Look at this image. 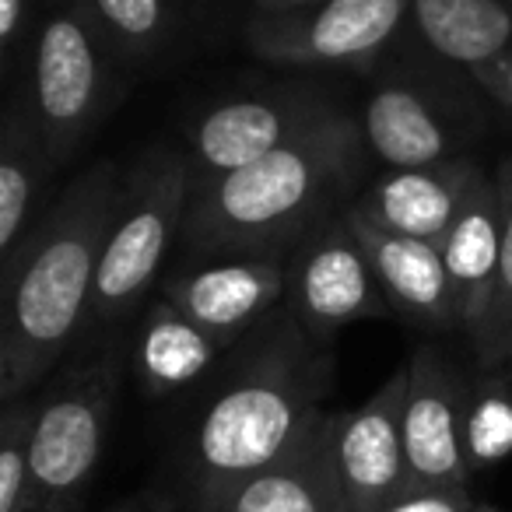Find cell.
<instances>
[{
	"mask_svg": "<svg viewBox=\"0 0 512 512\" xmlns=\"http://www.w3.org/2000/svg\"><path fill=\"white\" fill-rule=\"evenodd\" d=\"M330 379V344L316 341L288 309L242 337L225 383L186 442V474L200 509L214 512L246 477L292 453L327 414L320 404Z\"/></svg>",
	"mask_w": 512,
	"mask_h": 512,
	"instance_id": "1",
	"label": "cell"
},
{
	"mask_svg": "<svg viewBox=\"0 0 512 512\" xmlns=\"http://www.w3.org/2000/svg\"><path fill=\"white\" fill-rule=\"evenodd\" d=\"M120 183L113 162L88 165L4 260L0 404L29 397L88 330Z\"/></svg>",
	"mask_w": 512,
	"mask_h": 512,
	"instance_id": "2",
	"label": "cell"
},
{
	"mask_svg": "<svg viewBox=\"0 0 512 512\" xmlns=\"http://www.w3.org/2000/svg\"><path fill=\"white\" fill-rule=\"evenodd\" d=\"M362 165V123L330 109L260 162L193 186L179 242L197 260H281L348 207L341 200L358 183Z\"/></svg>",
	"mask_w": 512,
	"mask_h": 512,
	"instance_id": "3",
	"label": "cell"
},
{
	"mask_svg": "<svg viewBox=\"0 0 512 512\" xmlns=\"http://www.w3.org/2000/svg\"><path fill=\"white\" fill-rule=\"evenodd\" d=\"M193 165L186 151H144L120 183L113 225L102 246L88 327L130 316L162 274L172 242L183 235L193 200Z\"/></svg>",
	"mask_w": 512,
	"mask_h": 512,
	"instance_id": "4",
	"label": "cell"
},
{
	"mask_svg": "<svg viewBox=\"0 0 512 512\" xmlns=\"http://www.w3.org/2000/svg\"><path fill=\"white\" fill-rule=\"evenodd\" d=\"M113 57L85 0H64L43 22L32 53L29 109L53 165H64L106 116Z\"/></svg>",
	"mask_w": 512,
	"mask_h": 512,
	"instance_id": "5",
	"label": "cell"
},
{
	"mask_svg": "<svg viewBox=\"0 0 512 512\" xmlns=\"http://www.w3.org/2000/svg\"><path fill=\"white\" fill-rule=\"evenodd\" d=\"M116 390L120 362L116 355H106L92 365L71 369L46 397H39L32 432L36 509L74 512L106 453Z\"/></svg>",
	"mask_w": 512,
	"mask_h": 512,
	"instance_id": "6",
	"label": "cell"
},
{
	"mask_svg": "<svg viewBox=\"0 0 512 512\" xmlns=\"http://www.w3.org/2000/svg\"><path fill=\"white\" fill-rule=\"evenodd\" d=\"M414 0H323L285 15H249L242 39L267 64L365 67L400 36Z\"/></svg>",
	"mask_w": 512,
	"mask_h": 512,
	"instance_id": "7",
	"label": "cell"
},
{
	"mask_svg": "<svg viewBox=\"0 0 512 512\" xmlns=\"http://www.w3.org/2000/svg\"><path fill=\"white\" fill-rule=\"evenodd\" d=\"M285 309L320 344H330L348 323L390 313L369 253L348 218V207L313 228L295 249L288 264Z\"/></svg>",
	"mask_w": 512,
	"mask_h": 512,
	"instance_id": "8",
	"label": "cell"
},
{
	"mask_svg": "<svg viewBox=\"0 0 512 512\" xmlns=\"http://www.w3.org/2000/svg\"><path fill=\"white\" fill-rule=\"evenodd\" d=\"M337 109L330 99L309 88H285V92L242 95L225 99L200 113L186 134V158L193 165L197 186L239 172L260 162L281 144H288L309 123Z\"/></svg>",
	"mask_w": 512,
	"mask_h": 512,
	"instance_id": "9",
	"label": "cell"
},
{
	"mask_svg": "<svg viewBox=\"0 0 512 512\" xmlns=\"http://www.w3.org/2000/svg\"><path fill=\"white\" fill-rule=\"evenodd\" d=\"M467 404L463 376L439 348H418L407 362L404 453L407 488H467Z\"/></svg>",
	"mask_w": 512,
	"mask_h": 512,
	"instance_id": "10",
	"label": "cell"
},
{
	"mask_svg": "<svg viewBox=\"0 0 512 512\" xmlns=\"http://www.w3.org/2000/svg\"><path fill=\"white\" fill-rule=\"evenodd\" d=\"M407 365L362 407L334 414V456L351 512H386L407 491Z\"/></svg>",
	"mask_w": 512,
	"mask_h": 512,
	"instance_id": "11",
	"label": "cell"
},
{
	"mask_svg": "<svg viewBox=\"0 0 512 512\" xmlns=\"http://www.w3.org/2000/svg\"><path fill=\"white\" fill-rule=\"evenodd\" d=\"M358 123L365 148L390 169L453 162L467 141L463 109H456L435 85L407 74H390L372 88Z\"/></svg>",
	"mask_w": 512,
	"mask_h": 512,
	"instance_id": "12",
	"label": "cell"
},
{
	"mask_svg": "<svg viewBox=\"0 0 512 512\" xmlns=\"http://www.w3.org/2000/svg\"><path fill=\"white\" fill-rule=\"evenodd\" d=\"M285 295L288 267L281 260L232 256L211 260L197 271H183L165 285L162 299L221 344L235 348L267 316L278 313V306H285Z\"/></svg>",
	"mask_w": 512,
	"mask_h": 512,
	"instance_id": "13",
	"label": "cell"
},
{
	"mask_svg": "<svg viewBox=\"0 0 512 512\" xmlns=\"http://www.w3.org/2000/svg\"><path fill=\"white\" fill-rule=\"evenodd\" d=\"M481 172L484 169L474 158L463 155L453 162L428 165V169H390L362 197L351 200V211L383 232L439 246Z\"/></svg>",
	"mask_w": 512,
	"mask_h": 512,
	"instance_id": "14",
	"label": "cell"
},
{
	"mask_svg": "<svg viewBox=\"0 0 512 512\" xmlns=\"http://www.w3.org/2000/svg\"><path fill=\"white\" fill-rule=\"evenodd\" d=\"M348 218L362 239L365 253H369L372 271H376L390 309L404 313L407 320L421 323V327L460 330V306H456V288L442 249L425 239L383 232V228L358 218L351 204Z\"/></svg>",
	"mask_w": 512,
	"mask_h": 512,
	"instance_id": "15",
	"label": "cell"
},
{
	"mask_svg": "<svg viewBox=\"0 0 512 512\" xmlns=\"http://www.w3.org/2000/svg\"><path fill=\"white\" fill-rule=\"evenodd\" d=\"M214 512H351L334 456V414L260 474L246 477Z\"/></svg>",
	"mask_w": 512,
	"mask_h": 512,
	"instance_id": "16",
	"label": "cell"
},
{
	"mask_svg": "<svg viewBox=\"0 0 512 512\" xmlns=\"http://www.w3.org/2000/svg\"><path fill=\"white\" fill-rule=\"evenodd\" d=\"M439 249L456 288L460 330L474 341L488 320L498 264H502V197H498L495 176L481 172Z\"/></svg>",
	"mask_w": 512,
	"mask_h": 512,
	"instance_id": "17",
	"label": "cell"
},
{
	"mask_svg": "<svg viewBox=\"0 0 512 512\" xmlns=\"http://www.w3.org/2000/svg\"><path fill=\"white\" fill-rule=\"evenodd\" d=\"M411 18L435 57L470 81L512 53V0H414Z\"/></svg>",
	"mask_w": 512,
	"mask_h": 512,
	"instance_id": "18",
	"label": "cell"
},
{
	"mask_svg": "<svg viewBox=\"0 0 512 512\" xmlns=\"http://www.w3.org/2000/svg\"><path fill=\"white\" fill-rule=\"evenodd\" d=\"M221 351L232 348L162 299L148 309L141 334H137L134 372L151 397H169L204 379Z\"/></svg>",
	"mask_w": 512,
	"mask_h": 512,
	"instance_id": "19",
	"label": "cell"
},
{
	"mask_svg": "<svg viewBox=\"0 0 512 512\" xmlns=\"http://www.w3.org/2000/svg\"><path fill=\"white\" fill-rule=\"evenodd\" d=\"M53 158L29 106H11L0 130V256L8 260L32 232V211Z\"/></svg>",
	"mask_w": 512,
	"mask_h": 512,
	"instance_id": "20",
	"label": "cell"
},
{
	"mask_svg": "<svg viewBox=\"0 0 512 512\" xmlns=\"http://www.w3.org/2000/svg\"><path fill=\"white\" fill-rule=\"evenodd\" d=\"M102 39L120 60L155 57L176 25V0H85Z\"/></svg>",
	"mask_w": 512,
	"mask_h": 512,
	"instance_id": "21",
	"label": "cell"
},
{
	"mask_svg": "<svg viewBox=\"0 0 512 512\" xmlns=\"http://www.w3.org/2000/svg\"><path fill=\"white\" fill-rule=\"evenodd\" d=\"M495 186L502 197V264H498L488 320H484L481 334L470 341L484 369L512 365V158H505L495 169Z\"/></svg>",
	"mask_w": 512,
	"mask_h": 512,
	"instance_id": "22",
	"label": "cell"
},
{
	"mask_svg": "<svg viewBox=\"0 0 512 512\" xmlns=\"http://www.w3.org/2000/svg\"><path fill=\"white\" fill-rule=\"evenodd\" d=\"M39 397H22L0 411V512L36 509L32 481V432H36Z\"/></svg>",
	"mask_w": 512,
	"mask_h": 512,
	"instance_id": "23",
	"label": "cell"
},
{
	"mask_svg": "<svg viewBox=\"0 0 512 512\" xmlns=\"http://www.w3.org/2000/svg\"><path fill=\"white\" fill-rule=\"evenodd\" d=\"M512 453V383L470 393L467 404V460L470 470L491 467Z\"/></svg>",
	"mask_w": 512,
	"mask_h": 512,
	"instance_id": "24",
	"label": "cell"
},
{
	"mask_svg": "<svg viewBox=\"0 0 512 512\" xmlns=\"http://www.w3.org/2000/svg\"><path fill=\"white\" fill-rule=\"evenodd\" d=\"M467 488H407L386 512H470Z\"/></svg>",
	"mask_w": 512,
	"mask_h": 512,
	"instance_id": "25",
	"label": "cell"
},
{
	"mask_svg": "<svg viewBox=\"0 0 512 512\" xmlns=\"http://www.w3.org/2000/svg\"><path fill=\"white\" fill-rule=\"evenodd\" d=\"M29 0H0V57L4 67L15 64L18 50H22L25 29H29Z\"/></svg>",
	"mask_w": 512,
	"mask_h": 512,
	"instance_id": "26",
	"label": "cell"
},
{
	"mask_svg": "<svg viewBox=\"0 0 512 512\" xmlns=\"http://www.w3.org/2000/svg\"><path fill=\"white\" fill-rule=\"evenodd\" d=\"M474 85L481 88V92L488 95L491 102H498V106H502L505 113L512 116V53L498 57L495 64H491L488 71H484L481 78L474 81Z\"/></svg>",
	"mask_w": 512,
	"mask_h": 512,
	"instance_id": "27",
	"label": "cell"
},
{
	"mask_svg": "<svg viewBox=\"0 0 512 512\" xmlns=\"http://www.w3.org/2000/svg\"><path fill=\"white\" fill-rule=\"evenodd\" d=\"M256 15H285V11H302L313 8V4H323V0H249Z\"/></svg>",
	"mask_w": 512,
	"mask_h": 512,
	"instance_id": "28",
	"label": "cell"
},
{
	"mask_svg": "<svg viewBox=\"0 0 512 512\" xmlns=\"http://www.w3.org/2000/svg\"><path fill=\"white\" fill-rule=\"evenodd\" d=\"M120 512H155V509H148V505H130V509H120Z\"/></svg>",
	"mask_w": 512,
	"mask_h": 512,
	"instance_id": "29",
	"label": "cell"
},
{
	"mask_svg": "<svg viewBox=\"0 0 512 512\" xmlns=\"http://www.w3.org/2000/svg\"><path fill=\"white\" fill-rule=\"evenodd\" d=\"M477 512H502V509H495V505H477Z\"/></svg>",
	"mask_w": 512,
	"mask_h": 512,
	"instance_id": "30",
	"label": "cell"
},
{
	"mask_svg": "<svg viewBox=\"0 0 512 512\" xmlns=\"http://www.w3.org/2000/svg\"><path fill=\"white\" fill-rule=\"evenodd\" d=\"M32 512H64V509H32Z\"/></svg>",
	"mask_w": 512,
	"mask_h": 512,
	"instance_id": "31",
	"label": "cell"
},
{
	"mask_svg": "<svg viewBox=\"0 0 512 512\" xmlns=\"http://www.w3.org/2000/svg\"><path fill=\"white\" fill-rule=\"evenodd\" d=\"M505 379H509V383H512V365H509V376H505Z\"/></svg>",
	"mask_w": 512,
	"mask_h": 512,
	"instance_id": "32",
	"label": "cell"
},
{
	"mask_svg": "<svg viewBox=\"0 0 512 512\" xmlns=\"http://www.w3.org/2000/svg\"><path fill=\"white\" fill-rule=\"evenodd\" d=\"M470 512H477V505H474V509H470Z\"/></svg>",
	"mask_w": 512,
	"mask_h": 512,
	"instance_id": "33",
	"label": "cell"
}]
</instances>
